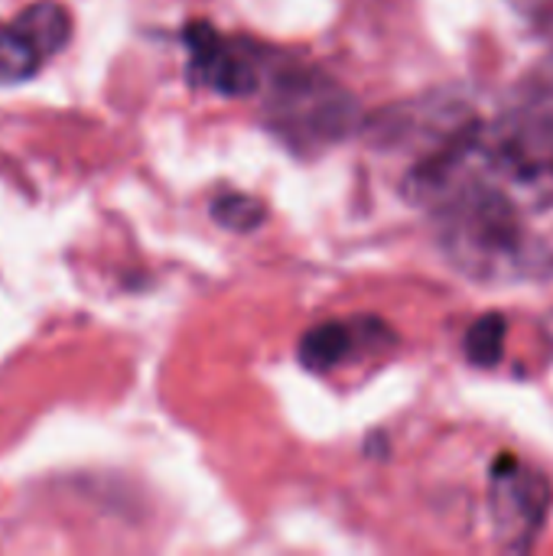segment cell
<instances>
[{
  "mask_svg": "<svg viewBox=\"0 0 553 556\" xmlns=\"http://www.w3.org/2000/svg\"><path fill=\"white\" fill-rule=\"evenodd\" d=\"M469 166L525 212L553 208V52L525 72L499 111L476 117Z\"/></svg>",
  "mask_w": 553,
  "mask_h": 556,
  "instance_id": "obj_1",
  "label": "cell"
},
{
  "mask_svg": "<svg viewBox=\"0 0 553 556\" xmlns=\"http://www.w3.org/2000/svg\"><path fill=\"white\" fill-rule=\"evenodd\" d=\"M264 88L267 127L300 156L342 143L362 121L355 94L313 65H277Z\"/></svg>",
  "mask_w": 553,
  "mask_h": 556,
  "instance_id": "obj_2",
  "label": "cell"
},
{
  "mask_svg": "<svg viewBox=\"0 0 553 556\" xmlns=\"http://www.w3.org/2000/svg\"><path fill=\"white\" fill-rule=\"evenodd\" d=\"M189 52V81L222 98H248L264 85V52L244 39L222 36L215 26L196 20L183 29Z\"/></svg>",
  "mask_w": 553,
  "mask_h": 556,
  "instance_id": "obj_3",
  "label": "cell"
},
{
  "mask_svg": "<svg viewBox=\"0 0 553 556\" xmlns=\"http://www.w3.org/2000/svg\"><path fill=\"white\" fill-rule=\"evenodd\" d=\"M492 525L508 551H528L544 528L551 508V485L541 472L525 466L515 456H502L492 466V489H489Z\"/></svg>",
  "mask_w": 553,
  "mask_h": 556,
  "instance_id": "obj_4",
  "label": "cell"
},
{
  "mask_svg": "<svg viewBox=\"0 0 553 556\" xmlns=\"http://www.w3.org/2000/svg\"><path fill=\"white\" fill-rule=\"evenodd\" d=\"M394 345V332L381 319H332L323 326H313L300 339V362L326 375L339 365H349L355 358H365L372 352H385Z\"/></svg>",
  "mask_w": 553,
  "mask_h": 556,
  "instance_id": "obj_5",
  "label": "cell"
},
{
  "mask_svg": "<svg viewBox=\"0 0 553 556\" xmlns=\"http://www.w3.org/2000/svg\"><path fill=\"white\" fill-rule=\"evenodd\" d=\"M13 23L29 36V42L46 55L52 59L55 52H62L72 39V16L62 3H52V0H39L26 10H20L13 16Z\"/></svg>",
  "mask_w": 553,
  "mask_h": 556,
  "instance_id": "obj_6",
  "label": "cell"
},
{
  "mask_svg": "<svg viewBox=\"0 0 553 556\" xmlns=\"http://www.w3.org/2000/svg\"><path fill=\"white\" fill-rule=\"evenodd\" d=\"M46 55L29 42V36L10 20L0 23V85H23L42 68Z\"/></svg>",
  "mask_w": 553,
  "mask_h": 556,
  "instance_id": "obj_7",
  "label": "cell"
},
{
  "mask_svg": "<svg viewBox=\"0 0 553 556\" xmlns=\"http://www.w3.org/2000/svg\"><path fill=\"white\" fill-rule=\"evenodd\" d=\"M505 336H508V323L502 313L479 316L466 332L463 352L476 368H495L505 355Z\"/></svg>",
  "mask_w": 553,
  "mask_h": 556,
  "instance_id": "obj_8",
  "label": "cell"
},
{
  "mask_svg": "<svg viewBox=\"0 0 553 556\" xmlns=\"http://www.w3.org/2000/svg\"><path fill=\"white\" fill-rule=\"evenodd\" d=\"M212 218L228 231H254L264 222V205L248 192H228L212 202Z\"/></svg>",
  "mask_w": 553,
  "mask_h": 556,
  "instance_id": "obj_9",
  "label": "cell"
},
{
  "mask_svg": "<svg viewBox=\"0 0 553 556\" xmlns=\"http://www.w3.org/2000/svg\"><path fill=\"white\" fill-rule=\"evenodd\" d=\"M531 26L553 33V0H508Z\"/></svg>",
  "mask_w": 553,
  "mask_h": 556,
  "instance_id": "obj_10",
  "label": "cell"
}]
</instances>
